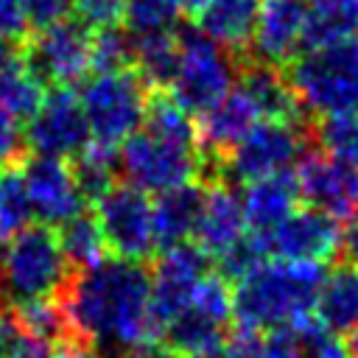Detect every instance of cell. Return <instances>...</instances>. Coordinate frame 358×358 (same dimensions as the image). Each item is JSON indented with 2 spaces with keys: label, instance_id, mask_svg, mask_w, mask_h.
<instances>
[{
  "label": "cell",
  "instance_id": "7c38bea8",
  "mask_svg": "<svg viewBox=\"0 0 358 358\" xmlns=\"http://www.w3.org/2000/svg\"><path fill=\"white\" fill-rule=\"evenodd\" d=\"M294 182L305 207H313L338 224L358 215V165L333 159L322 151H305L296 159Z\"/></svg>",
  "mask_w": 358,
  "mask_h": 358
},
{
  "label": "cell",
  "instance_id": "e575fe53",
  "mask_svg": "<svg viewBox=\"0 0 358 358\" xmlns=\"http://www.w3.org/2000/svg\"><path fill=\"white\" fill-rule=\"evenodd\" d=\"M73 11L90 28L117 25L123 20V0H73Z\"/></svg>",
  "mask_w": 358,
  "mask_h": 358
},
{
  "label": "cell",
  "instance_id": "f6af8a7d",
  "mask_svg": "<svg viewBox=\"0 0 358 358\" xmlns=\"http://www.w3.org/2000/svg\"><path fill=\"white\" fill-rule=\"evenodd\" d=\"M207 3H210V0H182V8H185L187 14H193V17H196Z\"/></svg>",
  "mask_w": 358,
  "mask_h": 358
},
{
  "label": "cell",
  "instance_id": "ab89813d",
  "mask_svg": "<svg viewBox=\"0 0 358 358\" xmlns=\"http://www.w3.org/2000/svg\"><path fill=\"white\" fill-rule=\"evenodd\" d=\"M263 352H266V358H305L302 347H299V338L294 336L291 327L268 330L263 336Z\"/></svg>",
  "mask_w": 358,
  "mask_h": 358
},
{
  "label": "cell",
  "instance_id": "f35d334b",
  "mask_svg": "<svg viewBox=\"0 0 358 358\" xmlns=\"http://www.w3.org/2000/svg\"><path fill=\"white\" fill-rule=\"evenodd\" d=\"M0 34L14 42H25L31 36L22 0H0Z\"/></svg>",
  "mask_w": 358,
  "mask_h": 358
},
{
  "label": "cell",
  "instance_id": "cb8c5ba5",
  "mask_svg": "<svg viewBox=\"0 0 358 358\" xmlns=\"http://www.w3.org/2000/svg\"><path fill=\"white\" fill-rule=\"evenodd\" d=\"M179 45L171 31H143L131 34V70L143 78L151 92L168 90L176 73Z\"/></svg>",
  "mask_w": 358,
  "mask_h": 358
},
{
  "label": "cell",
  "instance_id": "277c9868",
  "mask_svg": "<svg viewBox=\"0 0 358 358\" xmlns=\"http://www.w3.org/2000/svg\"><path fill=\"white\" fill-rule=\"evenodd\" d=\"M70 266L59 249L56 232L42 224L11 235L0 263V296L6 305L25 299H50L70 282Z\"/></svg>",
  "mask_w": 358,
  "mask_h": 358
},
{
  "label": "cell",
  "instance_id": "484cf974",
  "mask_svg": "<svg viewBox=\"0 0 358 358\" xmlns=\"http://www.w3.org/2000/svg\"><path fill=\"white\" fill-rule=\"evenodd\" d=\"M53 232H56L59 249H62L70 271H87L109 257L103 232H101L95 215H90V213H78L76 218L64 221Z\"/></svg>",
  "mask_w": 358,
  "mask_h": 358
},
{
  "label": "cell",
  "instance_id": "8992f818",
  "mask_svg": "<svg viewBox=\"0 0 358 358\" xmlns=\"http://www.w3.org/2000/svg\"><path fill=\"white\" fill-rule=\"evenodd\" d=\"M148 98L151 90L131 67L115 73H92L78 90L90 137L112 148L129 140L143 126Z\"/></svg>",
  "mask_w": 358,
  "mask_h": 358
},
{
  "label": "cell",
  "instance_id": "9c48e42d",
  "mask_svg": "<svg viewBox=\"0 0 358 358\" xmlns=\"http://www.w3.org/2000/svg\"><path fill=\"white\" fill-rule=\"evenodd\" d=\"M92 204H95V221L103 232L112 257L145 263L157 252L148 193L126 182L123 185L117 182Z\"/></svg>",
  "mask_w": 358,
  "mask_h": 358
},
{
  "label": "cell",
  "instance_id": "5b68a950",
  "mask_svg": "<svg viewBox=\"0 0 358 358\" xmlns=\"http://www.w3.org/2000/svg\"><path fill=\"white\" fill-rule=\"evenodd\" d=\"M176 45H179L176 73L165 92L193 117L196 115L201 117L235 87L238 59L227 48L204 36L196 25L179 28Z\"/></svg>",
  "mask_w": 358,
  "mask_h": 358
},
{
  "label": "cell",
  "instance_id": "30bf717a",
  "mask_svg": "<svg viewBox=\"0 0 358 358\" xmlns=\"http://www.w3.org/2000/svg\"><path fill=\"white\" fill-rule=\"evenodd\" d=\"M90 25L62 20L34 31L22 48V64L48 87H73L90 73Z\"/></svg>",
  "mask_w": 358,
  "mask_h": 358
},
{
  "label": "cell",
  "instance_id": "4316f807",
  "mask_svg": "<svg viewBox=\"0 0 358 358\" xmlns=\"http://www.w3.org/2000/svg\"><path fill=\"white\" fill-rule=\"evenodd\" d=\"M143 126H145L148 134H154L165 143L199 151V123H196V117L187 109H182L165 90L151 92Z\"/></svg>",
  "mask_w": 358,
  "mask_h": 358
},
{
  "label": "cell",
  "instance_id": "e0dca14e",
  "mask_svg": "<svg viewBox=\"0 0 358 358\" xmlns=\"http://www.w3.org/2000/svg\"><path fill=\"white\" fill-rule=\"evenodd\" d=\"M308 0H260L255 34L246 56L263 64L282 67L302 50V28H305Z\"/></svg>",
  "mask_w": 358,
  "mask_h": 358
},
{
  "label": "cell",
  "instance_id": "44dd1931",
  "mask_svg": "<svg viewBox=\"0 0 358 358\" xmlns=\"http://www.w3.org/2000/svg\"><path fill=\"white\" fill-rule=\"evenodd\" d=\"M201 199H204V182H187L173 190L159 193L151 201L154 241H157L159 252L187 243L193 238L196 221L201 213Z\"/></svg>",
  "mask_w": 358,
  "mask_h": 358
},
{
  "label": "cell",
  "instance_id": "6da1fadb",
  "mask_svg": "<svg viewBox=\"0 0 358 358\" xmlns=\"http://www.w3.org/2000/svg\"><path fill=\"white\" fill-rule=\"evenodd\" d=\"M59 305L67 333L95 347L103 358H129L134 350L159 341L145 263L109 255L87 271H73Z\"/></svg>",
  "mask_w": 358,
  "mask_h": 358
},
{
  "label": "cell",
  "instance_id": "8fae6325",
  "mask_svg": "<svg viewBox=\"0 0 358 358\" xmlns=\"http://www.w3.org/2000/svg\"><path fill=\"white\" fill-rule=\"evenodd\" d=\"M90 143V126L73 87H50L25 126V148L39 157L73 159Z\"/></svg>",
  "mask_w": 358,
  "mask_h": 358
},
{
  "label": "cell",
  "instance_id": "bcb514c9",
  "mask_svg": "<svg viewBox=\"0 0 358 358\" xmlns=\"http://www.w3.org/2000/svg\"><path fill=\"white\" fill-rule=\"evenodd\" d=\"M3 255H6V235H0V263H3Z\"/></svg>",
  "mask_w": 358,
  "mask_h": 358
},
{
  "label": "cell",
  "instance_id": "f546056e",
  "mask_svg": "<svg viewBox=\"0 0 358 358\" xmlns=\"http://www.w3.org/2000/svg\"><path fill=\"white\" fill-rule=\"evenodd\" d=\"M308 131L322 154L358 165V112L316 117V123H310Z\"/></svg>",
  "mask_w": 358,
  "mask_h": 358
},
{
  "label": "cell",
  "instance_id": "ffe728a7",
  "mask_svg": "<svg viewBox=\"0 0 358 358\" xmlns=\"http://www.w3.org/2000/svg\"><path fill=\"white\" fill-rule=\"evenodd\" d=\"M299 201V190L294 182V173H271L255 182L243 185L241 193V207H243V221L249 232H271L280 221H285Z\"/></svg>",
  "mask_w": 358,
  "mask_h": 358
},
{
  "label": "cell",
  "instance_id": "b9f144b4",
  "mask_svg": "<svg viewBox=\"0 0 358 358\" xmlns=\"http://www.w3.org/2000/svg\"><path fill=\"white\" fill-rule=\"evenodd\" d=\"M338 257H341V263H350V266H355V268H358V215L341 224Z\"/></svg>",
  "mask_w": 358,
  "mask_h": 358
},
{
  "label": "cell",
  "instance_id": "ac0fdd59",
  "mask_svg": "<svg viewBox=\"0 0 358 358\" xmlns=\"http://www.w3.org/2000/svg\"><path fill=\"white\" fill-rule=\"evenodd\" d=\"M243 235H246V221H243V207H241V196L235 185L224 179L204 182V199H201V213L196 221L193 243L210 260H215Z\"/></svg>",
  "mask_w": 358,
  "mask_h": 358
},
{
  "label": "cell",
  "instance_id": "60d3db41",
  "mask_svg": "<svg viewBox=\"0 0 358 358\" xmlns=\"http://www.w3.org/2000/svg\"><path fill=\"white\" fill-rule=\"evenodd\" d=\"M0 358H53V344L39 341V338H34V336L20 330L8 341V347L0 352Z\"/></svg>",
  "mask_w": 358,
  "mask_h": 358
},
{
  "label": "cell",
  "instance_id": "d6986e66",
  "mask_svg": "<svg viewBox=\"0 0 358 358\" xmlns=\"http://www.w3.org/2000/svg\"><path fill=\"white\" fill-rule=\"evenodd\" d=\"M238 84L252 98L263 120H288L305 123L302 106L285 78V73L274 64H263L255 59H238Z\"/></svg>",
  "mask_w": 358,
  "mask_h": 358
},
{
  "label": "cell",
  "instance_id": "836d02e7",
  "mask_svg": "<svg viewBox=\"0 0 358 358\" xmlns=\"http://www.w3.org/2000/svg\"><path fill=\"white\" fill-rule=\"evenodd\" d=\"M182 11V0H123V22L131 34L171 31Z\"/></svg>",
  "mask_w": 358,
  "mask_h": 358
},
{
  "label": "cell",
  "instance_id": "7402d4cb",
  "mask_svg": "<svg viewBox=\"0 0 358 358\" xmlns=\"http://www.w3.org/2000/svg\"><path fill=\"white\" fill-rule=\"evenodd\" d=\"M257 11H260V0H210L193 17L196 20L193 25L204 36L227 48L235 59H241L249 50Z\"/></svg>",
  "mask_w": 358,
  "mask_h": 358
},
{
  "label": "cell",
  "instance_id": "83f0119b",
  "mask_svg": "<svg viewBox=\"0 0 358 358\" xmlns=\"http://www.w3.org/2000/svg\"><path fill=\"white\" fill-rule=\"evenodd\" d=\"M70 171L84 201H98L109 187L117 185V151L112 145L92 140L78 157L70 159Z\"/></svg>",
  "mask_w": 358,
  "mask_h": 358
},
{
  "label": "cell",
  "instance_id": "d4e9b609",
  "mask_svg": "<svg viewBox=\"0 0 358 358\" xmlns=\"http://www.w3.org/2000/svg\"><path fill=\"white\" fill-rule=\"evenodd\" d=\"M358 31V0H308L302 48H324L352 39Z\"/></svg>",
  "mask_w": 358,
  "mask_h": 358
},
{
  "label": "cell",
  "instance_id": "1f68e13d",
  "mask_svg": "<svg viewBox=\"0 0 358 358\" xmlns=\"http://www.w3.org/2000/svg\"><path fill=\"white\" fill-rule=\"evenodd\" d=\"M34 221V207L17 165L0 171V235H17Z\"/></svg>",
  "mask_w": 358,
  "mask_h": 358
},
{
  "label": "cell",
  "instance_id": "9a60e30c",
  "mask_svg": "<svg viewBox=\"0 0 358 358\" xmlns=\"http://www.w3.org/2000/svg\"><path fill=\"white\" fill-rule=\"evenodd\" d=\"M260 241H263V249L268 257L327 263V260L338 257L341 224L313 207H296L271 232H263Z\"/></svg>",
  "mask_w": 358,
  "mask_h": 358
},
{
  "label": "cell",
  "instance_id": "52a82bcc",
  "mask_svg": "<svg viewBox=\"0 0 358 358\" xmlns=\"http://www.w3.org/2000/svg\"><path fill=\"white\" fill-rule=\"evenodd\" d=\"M308 126L305 123H288V120H257L241 143L218 162L215 179H224L229 185H246L271 173L288 171L308 145Z\"/></svg>",
  "mask_w": 358,
  "mask_h": 358
},
{
  "label": "cell",
  "instance_id": "3957f363",
  "mask_svg": "<svg viewBox=\"0 0 358 358\" xmlns=\"http://www.w3.org/2000/svg\"><path fill=\"white\" fill-rule=\"evenodd\" d=\"M282 73L302 112L313 117L358 112V42L355 39L296 53Z\"/></svg>",
  "mask_w": 358,
  "mask_h": 358
},
{
  "label": "cell",
  "instance_id": "8d00e7d4",
  "mask_svg": "<svg viewBox=\"0 0 358 358\" xmlns=\"http://www.w3.org/2000/svg\"><path fill=\"white\" fill-rule=\"evenodd\" d=\"M28 25L34 31L48 28L53 22H62L73 14V0H22Z\"/></svg>",
  "mask_w": 358,
  "mask_h": 358
},
{
  "label": "cell",
  "instance_id": "74e56055",
  "mask_svg": "<svg viewBox=\"0 0 358 358\" xmlns=\"http://www.w3.org/2000/svg\"><path fill=\"white\" fill-rule=\"evenodd\" d=\"M218 358H266L263 352V336L255 330H235L227 336Z\"/></svg>",
  "mask_w": 358,
  "mask_h": 358
},
{
  "label": "cell",
  "instance_id": "f1b7e54d",
  "mask_svg": "<svg viewBox=\"0 0 358 358\" xmlns=\"http://www.w3.org/2000/svg\"><path fill=\"white\" fill-rule=\"evenodd\" d=\"M48 90L50 87L42 78H36L20 59L17 64H11L0 73V112L14 117L17 123L31 120L34 112L42 106Z\"/></svg>",
  "mask_w": 358,
  "mask_h": 358
},
{
  "label": "cell",
  "instance_id": "d6a6232c",
  "mask_svg": "<svg viewBox=\"0 0 358 358\" xmlns=\"http://www.w3.org/2000/svg\"><path fill=\"white\" fill-rule=\"evenodd\" d=\"M131 67V31L120 25H103L90 34V70L115 73Z\"/></svg>",
  "mask_w": 358,
  "mask_h": 358
},
{
  "label": "cell",
  "instance_id": "7a4b0ae2",
  "mask_svg": "<svg viewBox=\"0 0 358 358\" xmlns=\"http://www.w3.org/2000/svg\"><path fill=\"white\" fill-rule=\"evenodd\" d=\"M324 263L266 257L232 285V319L241 330L268 333L313 313Z\"/></svg>",
  "mask_w": 358,
  "mask_h": 358
},
{
  "label": "cell",
  "instance_id": "ee69618b",
  "mask_svg": "<svg viewBox=\"0 0 358 358\" xmlns=\"http://www.w3.org/2000/svg\"><path fill=\"white\" fill-rule=\"evenodd\" d=\"M344 336H347V338H344V344H347V352H350V358H358V324H355L352 330H347Z\"/></svg>",
  "mask_w": 358,
  "mask_h": 358
},
{
  "label": "cell",
  "instance_id": "7bdbcfd3",
  "mask_svg": "<svg viewBox=\"0 0 358 358\" xmlns=\"http://www.w3.org/2000/svg\"><path fill=\"white\" fill-rule=\"evenodd\" d=\"M20 59H22V48H17L14 39H8V36L0 34V73H3L6 67L17 64Z\"/></svg>",
  "mask_w": 358,
  "mask_h": 358
},
{
  "label": "cell",
  "instance_id": "4dcf8cb0",
  "mask_svg": "<svg viewBox=\"0 0 358 358\" xmlns=\"http://www.w3.org/2000/svg\"><path fill=\"white\" fill-rule=\"evenodd\" d=\"M14 322L20 324L22 333L39 338V341H48V344H56L59 338L67 336V322H64V313H62V305H59V296H50V299H25V302H17V305H8Z\"/></svg>",
  "mask_w": 358,
  "mask_h": 358
},
{
  "label": "cell",
  "instance_id": "603a6c76",
  "mask_svg": "<svg viewBox=\"0 0 358 358\" xmlns=\"http://www.w3.org/2000/svg\"><path fill=\"white\" fill-rule=\"evenodd\" d=\"M313 316L333 333H347L358 324V268L350 263L333 266L319 288Z\"/></svg>",
  "mask_w": 358,
  "mask_h": 358
},
{
  "label": "cell",
  "instance_id": "ba28073f",
  "mask_svg": "<svg viewBox=\"0 0 358 358\" xmlns=\"http://www.w3.org/2000/svg\"><path fill=\"white\" fill-rule=\"evenodd\" d=\"M117 171L126 185L143 193H165L187 182H199L204 173L201 151L165 143L148 131H137L120 143Z\"/></svg>",
  "mask_w": 358,
  "mask_h": 358
},
{
  "label": "cell",
  "instance_id": "5bb4252c",
  "mask_svg": "<svg viewBox=\"0 0 358 358\" xmlns=\"http://www.w3.org/2000/svg\"><path fill=\"white\" fill-rule=\"evenodd\" d=\"M25 190L34 207V218L42 227H62L64 221L76 218L84 213V196L73 179L70 162L67 159H53V157H39V154H25L20 162Z\"/></svg>",
  "mask_w": 358,
  "mask_h": 358
},
{
  "label": "cell",
  "instance_id": "d590c367",
  "mask_svg": "<svg viewBox=\"0 0 358 358\" xmlns=\"http://www.w3.org/2000/svg\"><path fill=\"white\" fill-rule=\"evenodd\" d=\"M28 148H25V131L20 129V123L14 117H8L6 112H0V171L20 165L25 159Z\"/></svg>",
  "mask_w": 358,
  "mask_h": 358
},
{
  "label": "cell",
  "instance_id": "2e32d148",
  "mask_svg": "<svg viewBox=\"0 0 358 358\" xmlns=\"http://www.w3.org/2000/svg\"><path fill=\"white\" fill-rule=\"evenodd\" d=\"M260 120L252 98L235 84L213 109H207L199 120V151L204 159V182L215 179L218 162L241 143V137Z\"/></svg>",
  "mask_w": 358,
  "mask_h": 358
},
{
  "label": "cell",
  "instance_id": "4fadbf2b",
  "mask_svg": "<svg viewBox=\"0 0 358 358\" xmlns=\"http://www.w3.org/2000/svg\"><path fill=\"white\" fill-rule=\"evenodd\" d=\"M151 274V316L157 330L190 305L196 285L210 274V257L196 243H179L162 249L148 268Z\"/></svg>",
  "mask_w": 358,
  "mask_h": 358
}]
</instances>
